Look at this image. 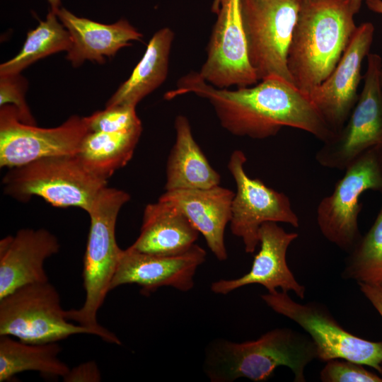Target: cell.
Listing matches in <instances>:
<instances>
[{
	"label": "cell",
	"instance_id": "obj_1",
	"mask_svg": "<svg viewBox=\"0 0 382 382\" xmlns=\"http://www.w3.org/2000/svg\"><path fill=\"white\" fill-rule=\"evenodd\" d=\"M190 93L208 100L221 126L235 136L263 139L275 136L284 127L307 132L323 143L335 134L309 96L278 76L229 90L214 87L198 72H191L164 97L170 100Z\"/></svg>",
	"mask_w": 382,
	"mask_h": 382
},
{
	"label": "cell",
	"instance_id": "obj_2",
	"mask_svg": "<svg viewBox=\"0 0 382 382\" xmlns=\"http://www.w3.org/2000/svg\"><path fill=\"white\" fill-rule=\"evenodd\" d=\"M363 0H302L287 67L293 83L308 95L332 72L357 26Z\"/></svg>",
	"mask_w": 382,
	"mask_h": 382
},
{
	"label": "cell",
	"instance_id": "obj_3",
	"mask_svg": "<svg viewBox=\"0 0 382 382\" xmlns=\"http://www.w3.org/2000/svg\"><path fill=\"white\" fill-rule=\"evenodd\" d=\"M317 358L316 347L308 335L280 328L241 343L214 342L207 351L204 371L212 382L239 378L261 382L270 378L277 368L285 366L293 372L294 381L305 382L304 370Z\"/></svg>",
	"mask_w": 382,
	"mask_h": 382
},
{
	"label": "cell",
	"instance_id": "obj_4",
	"mask_svg": "<svg viewBox=\"0 0 382 382\" xmlns=\"http://www.w3.org/2000/svg\"><path fill=\"white\" fill-rule=\"evenodd\" d=\"M130 199L124 190L105 187L88 212L91 225L83 264V284L86 291L79 309L65 311L69 320L90 329L105 342L121 345L113 332L101 326L97 313L103 305L116 271L122 250L117 245L115 226L120 209Z\"/></svg>",
	"mask_w": 382,
	"mask_h": 382
},
{
	"label": "cell",
	"instance_id": "obj_5",
	"mask_svg": "<svg viewBox=\"0 0 382 382\" xmlns=\"http://www.w3.org/2000/svg\"><path fill=\"white\" fill-rule=\"evenodd\" d=\"M2 183L4 192L19 201L38 196L52 206L78 207L87 213L107 185L76 155L45 157L10 168Z\"/></svg>",
	"mask_w": 382,
	"mask_h": 382
},
{
	"label": "cell",
	"instance_id": "obj_6",
	"mask_svg": "<svg viewBox=\"0 0 382 382\" xmlns=\"http://www.w3.org/2000/svg\"><path fill=\"white\" fill-rule=\"evenodd\" d=\"M302 0H240L250 63L259 81L293 83L287 57Z\"/></svg>",
	"mask_w": 382,
	"mask_h": 382
},
{
	"label": "cell",
	"instance_id": "obj_7",
	"mask_svg": "<svg viewBox=\"0 0 382 382\" xmlns=\"http://www.w3.org/2000/svg\"><path fill=\"white\" fill-rule=\"evenodd\" d=\"M344 171L332 192L318 204L316 220L323 236L349 253L361 237L358 226L360 196L368 190L382 195V148L365 151Z\"/></svg>",
	"mask_w": 382,
	"mask_h": 382
},
{
	"label": "cell",
	"instance_id": "obj_8",
	"mask_svg": "<svg viewBox=\"0 0 382 382\" xmlns=\"http://www.w3.org/2000/svg\"><path fill=\"white\" fill-rule=\"evenodd\" d=\"M76 334L93 332L69 322L59 294L49 281L21 286L0 299V335L41 344Z\"/></svg>",
	"mask_w": 382,
	"mask_h": 382
},
{
	"label": "cell",
	"instance_id": "obj_9",
	"mask_svg": "<svg viewBox=\"0 0 382 382\" xmlns=\"http://www.w3.org/2000/svg\"><path fill=\"white\" fill-rule=\"evenodd\" d=\"M274 312L299 325L313 341L317 359L349 360L376 369L382 376V341L359 337L342 328L323 305L294 301L285 291L277 290L261 296Z\"/></svg>",
	"mask_w": 382,
	"mask_h": 382
},
{
	"label": "cell",
	"instance_id": "obj_10",
	"mask_svg": "<svg viewBox=\"0 0 382 382\" xmlns=\"http://www.w3.org/2000/svg\"><path fill=\"white\" fill-rule=\"evenodd\" d=\"M381 69V56L369 53L363 89L347 121L316 154L320 166L345 170L365 151L382 148Z\"/></svg>",
	"mask_w": 382,
	"mask_h": 382
},
{
	"label": "cell",
	"instance_id": "obj_11",
	"mask_svg": "<svg viewBox=\"0 0 382 382\" xmlns=\"http://www.w3.org/2000/svg\"><path fill=\"white\" fill-rule=\"evenodd\" d=\"M88 131L86 117L73 115L58 127L41 128L22 122L13 105H2L0 166L12 168L45 157L76 155Z\"/></svg>",
	"mask_w": 382,
	"mask_h": 382
},
{
	"label": "cell",
	"instance_id": "obj_12",
	"mask_svg": "<svg viewBox=\"0 0 382 382\" xmlns=\"http://www.w3.org/2000/svg\"><path fill=\"white\" fill-rule=\"evenodd\" d=\"M246 161L243 151L235 150L228 163L236 185L230 226L232 233L242 239L245 251L253 253L260 243L259 230L262 224L282 222L298 228L299 219L288 196L247 175L244 169Z\"/></svg>",
	"mask_w": 382,
	"mask_h": 382
},
{
	"label": "cell",
	"instance_id": "obj_13",
	"mask_svg": "<svg viewBox=\"0 0 382 382\" xmlns=\"http://www.w3.org/2000/svg\"><path fill=\"white\" fill-rule=\"evenodd\" d=\"M217 15L199 75L219 88H242L259 82L248 54L240 0H215Z\"/></svg>",
	"mask_w": 382,
	"mask_h": 382
},
{
	"label": "cell",
	"instance_id": "obj_14",
	"mask_svg": "<svg viewBox=\"0 0 382 382\" xmlns=\"http://www.w3.org/2000/svg\"><path fill=\"white\" fill-rule=\"evenodd\" d=\"M374 31V25L370 22L357 26L332 72L309 94L312 103L335 133L343 127L357 102L362 62L369 54Z\"/></svg>",
	"mask_w": 382,
	"mask_h": 382
},
{
	"label": "cell",
	"instance_id": "obj_15",
	"mask_svg": "<svg viewBox=\"0 0 382 382\" xmlns=\"http://www.w3.org/2000/svg\"><path fill=\"white\" fill-rule=\"evenodd\" d=\"M205 259L206 251L196 243L183 253L171 255L141 253L129 246L122 250L110 290L135 284L144 295L161 286L187 291L192 289L195 272Z\"/></svg>",
	"mask_w": 382,
	"mask_h": 382
},
{
	"label": "cell",
	"instance_id": "obj_16",
	"mask_svg": "<svg viewBox=\"0 0 382 382\" xmlns=\"http://www.w3.org/2000/svg\"><path fill=\"white\" fill-rule=\"evenodd\" d=\"M294 232H286L275 222H265L259 230L260 248L255 256L250 271L232 279H219L213 282L211 290L217 294H227L249 284H261L268 292L280 288L291 291L303 299L305 287L296 279L286 263V252L290 244L298 238Z\"/></svg>",
	"mask_w": 382,
	"mask_h": 382
},
{
	"label": "cell",
	"instance_id": "obj_17",
	"mask_svg": "<svg viewBox=\"0 0 382 382\" xmlns=\"http://www.w3.org/2000/svg\"><path fill=\"white\" fill-rule=\"evenodd\" d=\"M59 248L57 238L44 228H23L1 239L0 299L21 286L49 281L44 263Z\"/></svg>",
	"mask_w": 382,
	"mask_h": 382
},
{
	"label": "cell",
	"instance_id": "obj_18",
	"mask_svg": "<svg viewBox=\"0 0 382 382\" xmlns=\"http://www.w3.org/2000/svg\"><path fill=\"white\" fill-rule=\"evenodd\" d=\"M234 194L231 190L216 185L166 191L158 199L177 207L202 234L215 257L224 261L227 259L224 233L231 219Z\"/></svg>",
	"mask_w": 382,
	"mask_h": 382
},
{
	"label": "cell",
	"instance_id": "obj_19",
	"mask_svg": "<svg viewBox=\"0 0 382 382\" xmlns=\"http://www.w3.org/2000/svg\"><path fill=\"white\" fill-rule=\"evenodd\" d=\"M57 15L69 33L71 42L66 58L75 67L86 60L103 64L120 49L130 46L132 41L143 37L125 19L104 24L79 17L62 7Z\"/></svg>",
	"mask_w": 382,
	"mask_h": 382
},
{
	"label": "cell",
	"instance_id": "obj_20",
	"mask_svg": "<svg viewBox=\"0 0 382 382\" xmlns=\"http://www.w3.org/2000/svg\"><path fill=\"white\" fill-rule=\"evenodd\" d=\"M199 234L177 207L158 199L146 206L140 234L130 247L149 254L176 255L192 247Z\"/></svg>",
	"mask_w": 382,
	"mask_h": 382
},
{
	"label": "cell",
	"instance_id": "obj_21",
	"mask_svg": "<svg viewBox=\"0 0 382 382\" xmlns=\"http://www.w3.org/2000/svg\"><path fill=\"white\" fill-rule=\"evenodd\" d=\"M174 127L176 137L166 164V191L219 185L220 175L195 141L187 118L178 115Z\"/></svg>",
	"mask_w": 382,
	"mask_h": 382
},
{
	"label": "cell",
	"instance_id": "obj_22",
	"mask_svg": "<svg viewBox=\"0 0 382 382\" xmlns=\"http://www.w3.org/2000/svg\"><path fill=\"white\" fill-rule=\"evenodd\" d=\"M174 33L169 28L157 31L132 74L106 103V107L126 105L136 108L144 97L160 86L168 72L169 56Z\"/></svg>",
	"mask_w": 382,
	"mask_h": 382
},
{
	"label": "cell",
	"instance_id": "obj_23",
	"mask_svg": "<svg viewBox=\"0 0 382 382\" xmlns=\"http://www.w3.org/2000/svg\"><path fill=\"white\" fill-rule=\"evenodd\" d=\"M141 131V125L117 132L89 130L76 155L95 175L107 180L132 158Z\"/></svg>",
	"mask_w": 382,
	"mask_h": 382
},
{
	"label": "cell",
	"instance_id": "obj_24",
	"mask_svg": "<svg viewBox=\"0 0 382 382\" xmlns=\"http://www.w3.org/2000/svg\"><path fill=\"white\" fill-rule=\"evenodd\" d=\"M61 350L57 342L31 344L0 335V382L25 371L63 378L70 369L58 359Z\"/></svg>",
	"mask_w": 382,
	"mask_h": 382
},
{
	"label": "cell",
	"instance_id": "obj_25",
	"mask_svg": "<svg viewBox=\"0 0 382 382\" xmlns=\"http://www.w3.org/2000/svg\"><path fill=\"white\" fill-rule=\"evenodd\" d=\"M69 33L59 20L56 13L50 11L45 20L30 30L21 51L12 59L0 65V75L18 74L45 57L71 47Z\"/></svg>",
	"mask_w": 382,
	"mask_h": 382
},
{
	"label": "cell",
	"instance_id": "obj_26",
	"mask_svg": "<svg viewBox=\"0 0 382 382\" xmlns=\"http://www.w3.org/2000/svg\"><path fill=\"white\" fill-rule=\"evenodd\" d=\"M342 277L358 284H382V205L371 228L349 252Z\"/></svg>",
	"mask_w": 382,
	"mask_h": 382
},
{
	"label": "cell",
	"instance_id": "obj_27",
	"mask_svg": "<svg viewBox=\"0 0 382 382\" xmlns=\"http://www.w3.org/2000/svg\"><path fill=\"white\" fill-rule=\"evenodd\" d=\"M86 120L92 132H117L141 125L135 108L126 105L106 107L86 117Z\"/></svg>",
	"mask_w": 382,
	"mask_h": 382
},
{
	"label": "cell",
	"instance_id": "obj_28",
	"mask_svg": "<svg viewBox=\"0 0 382 382\" xmlns=\"http://www.w3.org/2000/svg\"><path fill=\"white\" fill-rule=\"evenodd\" d=\"M27 85L26 79L21 74L0 75V105H13L22 122L36 125L25 100Z\"/></svg>",
	"mask_w": 382,
	"mask_h": 382
},
{
	"label": "cell",
	"instance_id": "obj_29",
	"mask_svg": "<svg viewBox=\"0 0 382 382\" xmlns=\"http://www.w3.org/2000/svg\"><path fill=\"white\" fill-rule=\"evenodd\" d=\"M320 377L323 382H382L381 375L368 371L362 364L342 359L326 361Z\"/></svg>",
	"mask_w": 382,
	"mask_h": 382
},
{
	"label": "cell",
	"instance_id": "obj_30",
	"mask_svg": "<svg viewBox=\"0 0 382 382\" xmlns=\"http://www.w3.org/2000/svg\"><path fill=\"white\" fill-rule=\"evenodd\" d=\"M63 379L65 382H98L101 376L96 363L90 361L70 369Z\"/></svg>",
	"mask_w": 382,
	"mask_h": 382
},
{
	"label": "cell",
	"instance_id": "obj_31",
	"mask_svg": "<svg viewBox=\"0 0 382 382\" xmlns=\"http://www.w3.org/2000/svg\"><path fill=\"white\" fill-rule=\"evenodd\" d=\"M361 291L382 318V284H358Z\"/></svg>",
	"mask_w": 382,
	"mask_h": 382
},
{
	"label": "cell",
	"instance_id": "obj_32",
	"mask_svg": "<svg viewBox=\"0 0 382 382\" xmlns=\"http://www.w3.org/2000/svg\"><path fill=\"white\" fill-rule=\"evenodd\" d=\"M365 3L369 10L382 14V0H365Z\"/></svg>",
	"mask_w": 382,
	"mask_h": 382
},
{
	"label": "cell",
	"instance_id": "obj_33",
	"mask_svg": "<svg viewBox=\"0 0 382 382\" xmlns=\"http://www.w3.org/2000/svg\"><path fill=\"white\" fill-rule=\"evenodd\" d=\"M50 6V11L57 14L61 7V0H47Z\"/></svg>",
	"mask_w": 382,
	"mask_h": 382
},
{
	"label": "cell",
	"instance_id": "obj_34",
	"mask_svg": "<svg viewBox=\"0 0 382 382\" xmlns=\"http://www.w3.org/2000/svg\"><path fill=\"white\" fill-rule=\"evenodd\" d=\"M380 79H381V86H382V69L381 71Z\"/></svg>",
	"mask_w": 382,
	"mask_h": 382
}]
</instances>
